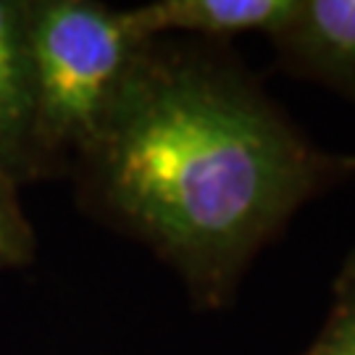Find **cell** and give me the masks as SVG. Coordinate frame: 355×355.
<instances>
[{"mask_svg":"<svg viewBox=\"0 0 355 355\" xmlns=\"http://www.w3.org/2000/svg\"><path fill=\"white\" fill-rule=\"evenodd\" d=\"M74 168L89 211L218 305L318 187L324 158L237 71L153 40Z\"/></svg>","mask_w":355,"mask_h":355,"instance_id":"1","label":"cell"},{"mask_svg":"<svg viewBox=\"0 0 355 355\" xmlns=\"http://www.w3.org/2000/svg\"><path fill=\"white\" fill-rule=\"evenodd\" d=\"M26 32L40 179L87 150L153 40L129 11L92 0H26Z\"/></svg>","mask_w":355,"mask_h":355,"instance_id":"2","label":"cell"},{"mask_svg":"<svg viewBox=\"0 0 355 355\" xmlns=\"http://www.w3.org/2000/svg\"><path fill=\"white\" fill-rule=\"evenodd\" d=\"M0 168L19 187L37 179L26 0H0Z\"/></svg>","mask_w":355,"mask_h":355,"instance_id":"3","label":"cell"},{"mask_svg":"<svg viewBox=\"0 0 355 355\" xmlns=\"http://www.w3.org/2000/svg\"><path fill=\"white\" fill-rule=\"evenodd\" d=\"M300 0H155L129 16L142 37L164 32H192L205 37H234L263 32L277 37L290 24Z\"/></svg>","mask_w":355,"mask_h":355,"instance_id":"4","label":"cell"},{"mask_svg":"<svg viewBox=\"0 0 355 355\" xmlns=\"http://www.w3.org/2000/svg\"><path fill=\"white\" fill-rule=\"evenodd\" d=\"M274 40L303 71L355 92V0H300Z\"/></svg>","mask_w":355,"mask_h":355,"instance_id":"5","label":"cell"},{"mask_svg":"<svg viewBox=\"0 0 355 355\" xmlns=\"http://www.w3.org/2000/svg\"><path fill=\"white\" fill-rule=\"evenodd\" d=\"M35 250L37 240L19 200V184L0 168V271L29 266Z\"/></svg>","mask_w":355,"mask_h":355,"instance_id":"6","label":"cell"},{"mask_svg":"<svg viewBox=\"0 0 355 355\" xmlns=\"http://www.w3.org/2000/svg\"><path fill=\"white\" fill-rule=\"evenodd\" d=\"M308 355H355V295L337 305L324 334Z\"/></svg>","mask_w":355,"mask_h":355,"instance_id":"7","label":"cell"}]
</instances>
